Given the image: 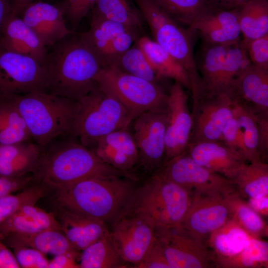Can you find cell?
<instances>
[{"instance_id":"6da1fadb","label":"cell","mask_w":268,"mask_h":268,"mask_svg":"<svg viewBox=\"0 0 268 268\" xmlns=\"http://www.w3.org/2000/svg\"><path fill=\"white\" fill-rule=\"evenodd\" d=\"M74 34L62 39L48 52L46 92L78 101L96 86V77L104 66Z\"/></svg>"},{"instance_id":"7a4b0ae2","label":"cell","mask_w":268,"mask_h":268,"mask_svg":"<svg viewBox=\"0 0 268 268\" xmlns=\"http://www.w3.org/2000/svg\"><path fill=\"white\" fill-rule=\"evenodd\" d=\"M58 137L42 146L39 162L32 175L35 181L51 191L93 177L127 174L102 161L89 148L69 136Z\"/></svg>"},{"instance_id":"3957f363","label":"cell","mask_w":268,"mask_h":268,"mask_svg":"<svg viewBox=\"0 0 268 268\" xmlns=\"http://www.w3.org/2000/svg\"><path fill=\"white\" fill-rule=\"evenodd\" d=\"M123 178H90L52 190L56 205L113 225L127 211L136 189Z\"/></svg>"},{"instance_id":"277c9868","label":"cell","mask_w":268,"mask_h":268,"mask_svg":"<svg viewBox=\"0 0 268 268\" xmlns=\"http://www.w3.org/2000/svg\"><path fill=\"white\" fill-rule=\"evenodd\" d=\"M11 98L32 140L43 146L62 136L73 135L78 101L42 91Z\"/></svg>"},{"instance_id":"5b68a950","label":"cell","mask_w":268,"mask_h":268,"mask_svg":"<svg viewBox=\"0 0 268 268\" xmlns=\"http://www.w3.org/2000/svg\"><path fill=\"white\" fill-rule=\"evenodd\" d=\"M193 194L154 174L135 189L125 213L139 215L155 230L179 227L192 201Z\"/></svg>"},{"instance_id":"8992f818","label":"cell","mask_w":268,"mask_h":268,"mask_svg":"<svg viewBox=\"0 0 268 268\" xmlns=\"http://www.w3.org/2000/svg\"><path fill=\"white\" fill-rule=\"evenodd\" d=\"M134 120L122 103L96 85L78 100L73 136L90 148L101 137L130 126Z\"/></svg>"},{"instance_id":"52a82bcc","label":"cell","mask_w":268,"mask_h":268,"mask_svg":"<svg viewBox=\"0 0 268 268\" xmlns=\"http://www.w3.org/2000/svg\"><path fill=\"white\" fill-rule=\"evenodd\" d=\"M97 85L118 100L134 119L149 111H166L168 93L157 83L125 73L113 66L103 67Z\"/></svg>"},{"instance_id":"ba28073f","label":"cell","mask_w":268,"mask_h":268,"mask_svg":"<svg viewBox=\"0 0 268 268\" xmlns=\"http://www.w3.org/2000/svg\"><path fill=\"white\" fill-rule=\"evenodd\" d=\"M194 194L228 195L236 191L232 181L199 165L187 151L163 163L155 172Z\"/></svg>"},{"instance_id":"9c48e42d","label":"cell","mask_w":268,"mask_h":268,"mask_svg":"<svg viewBox=\"0 0 268 268\" xmlns=\"http://www.w3.org/2000/svg\"><path fill=\"white\" fill-rule=\"evenodd\" d=\"M45 67L35 59L0 46V97L46 92Z\"/></svg>"},{"instance_id":"30bf717a","label":"cell","mask_w":268,"mask_h":268,"mask_svg":"<svg viewBox=\"0 0 268 268\" xmlns=\"http://www.w3.org/2000/svg\"><path fill=\"white\" fill-rule=\"evenodd\" d=\"M170 268L211 267L213 257L205 242L180 227L155 230Z\"/></svg>"},{"instance_id":"8fae6325","label":"cell","mask_w":268,"mask_h":268,"mask_svg":"<svg viewBox=\"0 0 268 268\" xmlns=\"http://www.w3.org/2000/svg\"><path fill=\"white\" fill-rule=\"evenodd\" d=\"M166 111H147L133 121L132 133L138 152L139 163L149 172H156L164 162Z\"/></svg>"},{"instance_id":"7c38bea8","label":"cell","mask_w":268,"mask_h":268,"mask_svg":"<svg viewBox=\"0 0 268 268\" xmlns=\"http://www.w3.org/2000/svg\"><path fill=\"white\" fill-rule=\"evenodd\" d=\"M234 107L233 99L225 94L203 97L193 102V125L189 143L220 141Z\"/></svg>"},{"instance_id":"4fadbf2b","label":"cell","mask_w":268,"mask_h":268,"mask_svg":"<svg viewBox=\"0 0 268 268\" xmlns=\"http://www.w3.org/2000/svg\"><path fill=\"white\" fill-rule=\"evenodd\" d=\"M185 89L175 82L168 93L164 163L185 152L190 142L193 121Z\"/></svg>"},{"instance_id":"5bb4252c","label":"cell","mask_w":268,"mask_h":268,"mask_svg":"<svg viewBox=\"0 0 268 268\" xmlns=\"http://www.w3.org/2000/svg\"><path fill=\"white\" fill-rule=\"evenodd\" d=\"M110 232L122 260L134 266L142 259L156 238L155 228L150 222L131 213L119 218Z\"/></svg>"},{"instance_id":"9a60e30c","label":"cell","mask_w":268,"mask_h":268,"mask_svg":"<svg viewBox=\"0 0 268 268\" xmlns=\"http://www.w3.org/2000/svg\"><path fill=\"white\" fill-rule=\"evenodd\" d=\"M230 218L224 196L194 194L191 203L179 227L205 242L210 234Z\"/></svg>"},{"instance_id":"2e32d148","label":"cell","mask_w":268,"mask_h":268,"mask_svg":"<svg viewBox=\"0 0 268 268\" xmlns=\"http://www.w3.org/2000/svg\"><path fill=\"white\" fill-rule=\"evenodd\" d=\"M179 26L172 19L161 25L152 33L154 41L171 55L187 72L191 85L192 99L202 93L201 81L193 52L190 30Z\"/></svg>"},{"instance_id":"e0dca14e","label":"cell","mask_w":268,"mask_h":268,"mask_svg":"<svg viewBox=\"0 0 268 268\" xmlns=\"http://www.w3.org/2000/svg\"><path fill=\"white\" fill-rule=\"evenodd\" d=\"M130 127V126H129ZM129 127L110 133L98 139L90 148L104 163L127 174L139 163L138 150Z\"/></svg>"},{"instance_id":"ac0fdd59","label":"cell","mask_w":268,"mask_h":268,"mask_svg":"<svg viewBox=\"0 0 268 268\" xmlns=\"http://www.w3.org/2000/svg\"><path fill=\"white\" fill-rule=\"evenodd\" d=\"M18 16L47 48L74 33L67 27L64 15L57 4L41 1L33 2L26 6Z\"/></svg>"},{"instance_id":"d6986e66","label":"cell","mask_w":268,"mask_h":268,"mask_svg":"<svg viewBox=\"0 0 268 268\" xmlns=\"http://www.w3.org/2000/svg\"><path fill=\"white\" fill-rule=\"evenodd\" d=\"M230 96L257 116L268 117V68L250 64L233 82Z\"/></svg>"},{"instance_id":"ffe728a7","label":"cell","mask_w":268,"mask_h":268,"mask_svg":"<svg viewBox=\"0 0 268 268\" xmlns=\"http://www.w3.org/2000/svg\"><path fill=\"white\" fill-rule=\"evenodd\" d=\"M186 151L199 165L230 180L247 162L240 153L220 141L189 143Z\"/></svg>"},{"instance_id":"44dd1931","label":"cell","mask_w":268,"mask_h":268,"mask_svg":"<svg viewBox=\"0 0 268 268\" xmlns=\"http://www.w3.org/2000/svg\"><path fill=\"white\" fill-rule=\"evenodd\" d=\"M53 214L72 246L81 252L109 230L106 223L91 217L60 206Z\"/></svg>"},{"instance_id":"7402d4cb","label":"cell","mask_w":268,"mask_h":268,"mask_svg":"<svg viewBox=\"0 0 268 268\" xmlns=\"http://www.w3.org/2000/svg\"><path fill=\"white\" fill-rule=\"evenodd\" d=\"M0 46L13 52L31 57L45 67L47 48L22 19L13 12L3 24Z\"/></svg>"},{"instance_id":"603a6c76","label":"cell","mask_w":268,"mask_h":268,"mask_svg":"<svg viewBox=\"0 0 268 268\" xmlns=\"http://www.w3.org/2000/svg\"><path fill=\"white\" fill-rule=\"evenodd\" d=\"M42 148L32 140L0 145V176L18 177L32 174Z\"/></svg>"},{"instance_id":"cb8c5ba5","label":"cell","mask_w":268,"mask_h":268,"mask_svg":"<svg viewBox=\"0 0 268 268\" xmlns=\"http://www.w3.org/2000/svg\"><path fill=\"white\" fill-rule=\"evenodd\" d=\"M50 229L62 230L53 213L35 205H26L0 223V237L12 234H30Z\"/></svg>"},{"instance_id":"d4e9b609","label":"cell","mask_w":268,"mask_h":268,"mask_svg":"<svg viewBox=\"0 0 268 268\" xmlns=\"http://www.w3.org/2000/svg\"><path fill=\"white\" fill-rule=\"evenodd\" d=\"M136 44L142 50L160 79H172L191 91V82L186 70L155 41L142 36L137 38Z\"/></svg>"},{"instance_id":"484cf974","label":"cell","mask_w":268,"mask_h":268,"mask_svg":"<svg viewBox=\"0 0 268 268\" xmlns=\"http://www.w3.org/2000/svg\"><path fill=\"white\" fill-rule=\"evenodd\" d=\"M230 45L205 43L202 49L199 62L196 61L201 81L202 95L200 99L220 94V84Z\"/></svg>"},{"instance_id":"4316f807","label":"cell","mask_w":268,"mask_h":268,"mask_svg":"<svg viewBox=\"0 0 268 268\" xmlns=\"http://www.w3.org/2000/svg\"><path fill=\"white\" fill-rule=\"evenodd\" d=\"M2 239L12 248L30 247L45 255L56 256L66 253L79 252L60 229H50L30 234H12Z\"/></svg>"},{"instance_id":"83f0119b","label":"cell","mask_w":268,"mask_h":268,"mask_svg":"<svg viewBox=\"0 0 268 268\" xmlns=\"http://www.w3.org/2000/svg\"><path fill=\"white\" fill-rule=\"evenodd\" d=\"M231 180L245 200L268 196V164L263 161L245 163Z\"/></svg>"},{"instance_id":"f1b7e54d","label":"cell","mask_w":268,"mask_h":268,"mask_svg":"<svg viewBox=\"0 0 268 268\" xmlns=\"http://www.w3.org/2000/svg\"><path fill=\"white\" fill-rule=\"evenodd\" d=\"M252 237L230 218L223 226L210 234L205 243L214 259L236 254Z\"/></svg>"},{"instance_id":"f546056e","label":"cell","mask_w":268,"mask_h":268,"mask_svg":"<svg viewBox=\"0 0 268 268\" xmlns=\"http://www.w3.org/2000/svg\"><path fill=\"white\" fill-rule=\"evenodd\" d=\"M77 263L79 268L127 267L115 248L110 231L82 250Z\"/></svg>"},{"instance_id":"4dcf8cb0","label":"cell","mask_w":268,"mask_h":268,"mask_svg":"<svg viewBox=\"0 0 268 268\" xmlns=\"http://www.w3.org/2000/svg\"><path fill=\"white\" fill-rule=\"evenodd\" d=\"M128 30H133L123 24L92 13L89 29L78 35L101 61L105 52L115 37Z\"/></svg>"},{"instance_id":"1f68e13d","label":"cell","mask_w":268,"mask_h":268,"mask_svg":"<svg viewBox=\"0 0 268 268\" xmlns=\"http://www.w3.org/2000/svg\"><path fill=\"white\" fill-rule=\"evenodd\" d=\"M230 218L254 238L268 235V227L262 217L254 211L236 192L224 196Z\"/></svg>"},{"instance_id":"d6a6232c","label":"cell","mask_w":268,"mask_h":268,"mask_svg":"<svg viewBox=\"0 0 268 268\" xmlns=\"http://www.w3.org/2000/svg\"><path fill=\"white\" fill-rule=\"evenodd\" d=\"M214 266L221 268H262L268 267V243L252 237L239 252L227 257L213 259Z\"/></svg>"},{"instance_id":"836d02e7","label":"cell","mask_w":268,"mask_h":268,"mask_svg":"<svg viewBox=\"0 0 268 268\" xmlns=\"http://www.w3.org/2000/svg\"><path fill=\"white\" fill-rule=\"evenodd\" d=\"M238 22L242 41L268 34V0H250L239 8Z\"/></svg>"},{"instance_id":"e575fe53","label":"cell","mask_w":268,"mask_h":268,"mask_svg":"<svg viewBox=\"0 0 268 268\" xmlns=\"http://www.w3.org/2000/svg\"><path fill=\"white\" fill-rule=\"evenodd\" d=\"M32 140L24 121L11 97H0V145Z\"/></svg>"},{"instance_id":"d590c367","label":"cell","mask_w":268,"mask_h":268,"mask_svg":"<svg viewBox=\"0 0 268 268\" xmlns=\"http://www.w3.org/2000/svg\"><path fill=\"white\" fill-rule=\"evenodd\" d=\"M175 21L189 26L218 10L210 0H155Z\"/></svg>"},{"instance_id":"8d00e7d4","label":"cell","mask_w":268,"mask_h":268,"mask_svg":"<svg viewBox=\"0 0 268 268\" xmlns=\"http://www.w3.org/2000/svg\"><path fill=\"white\" fill-rule=\"evenodd\" d=\"M92 13L124 25L137 32L141 27L138 12L129 0H97Z\"/></svg>"},{"instance_id":"74e56055","label":"cell","mask_w":268,"mask_h":268,"mask_svg":"<svg viewBox=\"0 0 268 268\" xmlns=\"http://www.w3.org/2000/svg\"><path fill=\"white\" fill-rule=\"evenodd\" d=\"M233 101L234 112L242 133L245 159L247 162L262 161L259 150L257 115L243 103Z\"/></svg>"},{"instance_id":"f35d334b","label":"cell","mask_w":268,"mask_h":268,"mask_svg":"<svg viewBox=\"0 0 268 268\" xmlns=\"http://www.w3.org/2000/svg\"><path fill=\"white\" fill-rule=\"evenodd\" d=\"M51 189L45 184L34 182L18 194H8L0 198V223L26 205H35Z\"/></svg>"},{"instance_id":"ab89813d","label":"cell","mask_w":268,"mask_h":268,"mask_svg":"<svg viewBox=\"0 0 268 268\" xmlns=\"http://www.w3.org/2000/svg\"><path fill=\"white\" fill-rule=\"evenodd\" d=\"M109 66H113L123 72L152 82L157 83L160 79L136 44L118 57Z\"/></svg>"},{"instance_id":"60d3db41","label":"cell","mask_w":268,"mask_h":268,"mask_svg":"<svg viewBox=\"0 0 268 268\" xmlns=\"http://www.w3.org/2000/svg\"><path fill=\"white\" fill-rule=\"evenodd\" d=\"M239 8L218 9L189 26L194 30H203L235 24L238 22Z\"/></svg>"},{"instance_id":"b9f144b4","label":"cell","mask_w":268,"mask_h":268,"mask_svg":"<svg viewBox=\"0 0 268 268\" xmlns=\"http://www.w3.org/2000/svg\"><path fill=\"white\" fill-rule=\"evenodd\" d=\"M97 0H63L57 5L65 18L73 28H76L81 21L94 6Z\"/></svg>"},{"instance_id":"7bdbcfd3","label":"cell","mask_w":268,"mask_h":268,"mask_svg":"<svg viewBox=\"0 0 268 268\" xmlns=\"http://www.w3.org/2000/svg\"><path fill=\"white\" fill-rule=\"evenodd\" d=\"M205 43L229 45L240 41L239 23L200 31Z\"/></svg>"},{"instance_id":"ee69618b","label":"cell","mask_w":268,"mask_h":268,"mask_svg":"<svg viewBox=\"0 0 268 268\" xmlns=\"http://www.w3.org/2000/svg\"><path fill=\"white\" fill-rule=\"evenodd\" d=\"M134 0L152 33L161 25L173 19L155 0Z\"/></svg>"},{"instance_id":"f6af8a7d","label":"cell","mask_w":268,"mask_h":268,"mask_svg":"<svg viewBox=\"0 0 268 268\" xmlns=\"http://www.w3.org/2000/svg\"><path fill=\"white\" fill-rule=\"evenodd\" d=\"M137 32L128 30L117 35L105 52L101 61L104 67L111 65L123 53L132 47Z\"/></svg>"},{"instance_id":"bcb514c9","label":"cell","mask_w":268,"mask_h":268,"mask_svg":"<svg viewBox=\"0 0 268 268\" xmlns=\"http://www.w3.org/2000/svg\"><path fill=\"white\" fill-rule=\"evenodd\" d=\"M242 42L251 64L268 68V34L253 40Z\"/></svg>"},{"instance_id":"7dc6e473","label":"cell","mask_w":268,"mask_h":268,"mask_svg":"<svg viewBox=\"0 0 268 268\" xmlns=\"http://www.w3.org/2000/svg\"><path fill=\"white\" fill-rule=\"evenodd\" d=\"M220 141L227 146L238 151L245 159V150L242 133L234 109L231 117L223 130Z\"/></svg>"},{"instance_id":"c3c4849f","label":"cell","mask_w":268,"mask_h":268,"mask_svg":"<svg viewBox=\"0 0 268 268\" xmlns=\"http://www.w3.org/2000/svg\"><path fill=\"white\" fill-rule=\"evenodd\" d=\"M20 268H48L49 261L45 255L34 248L17 247L13 248Z\"/></svg>"},{"instance_id":"681fc988","label":"cell","mask_w":268,"mask_h":268,"mask_svg":"<svg viewBox=\"0 0 268 268\" xmlns=\"http://www.w3.org/2000/svg\"><path fill=\"white\" fill-rule=\"evenodd\" d=\"M134 267L136 268H170L162 246L156 237L142 259Z\"/></svg>"},{"instance_id":"f907efd6","label":"cell","mask_w":268,"mask_h":268,"mask_svg":"<svg viewBox=\"0 0 268 268\" xmlns=\"http://www.w3.org/2000/svg\"><path fill=\"white\" fill-rule=\"evenodd\" d=\"M34 182L32 174L18 177L0 176V198L21 191Z\"/></svg>"},{"instance_id":"816d5d0a","label":"cell","mask_w":268,"mask_h":268,"mask_svg":"<svg viewBox=\"0 0 268 268\" xmlns=\"http://www.w3.org/2000/svg\"><path fill=\"white\" fill-rule=\"evenodd\" d=\"M259 131V150L261 160L267 162L268 155V117L257 116Z\"/></svg>"},{"instance_id":"f5cc1de1","label":"cell","mask_w":268,"mask_h":268,"mask_svg":"<svg viewBox=\"0 0 268 268\" xmlns=\"http://www.w3.org/2000/svg\"><path fill=\"white\" fill-rule=\"evenodd\" d=\"M80 252L55 256L49 261L48 268H79L77 260Z\"/></svg>"},{"instance_id":"db71d44e","label":"cell","mask_w":268,"mask_h":268,"mask_svg":"<svg viewBox=\"0 0 268 268\" xmlns=\"http://www.w3.org/2000/svg\"><path fill=\"white\" fill-rule=\"evenodd\" d=\"M19 268L14 255L0 240V268Z\"/></svg>"},{"instance_id":"11a10c76","label":"cell","mask_w":268,"mask_h":268,"mask_svg":"<svg viewBox=\"0 0 268 268\" xmlns=\"http://www.w3.org/2000/svg\"><path fill=\"white\" fill-rule=\"evenodd\" d=\"M246 202L256 213L262 216L268 215V196L249 198Z\"/></svg>"},{"instance_id":"9f6ffc18","label":"cell","mask_w":268,"mask_h":268,"mask_svg":"<svg viewBox=\"0 0 268 268\" xmlns=\"http://www.w3.org/2000/svg\"><path fill=\"white\" fill-rule=\"evenodd\" d=\"M219 9L239 8L250 0H210Z\"/></svg>"},{"instance_id":"6f0895ef","label":"cell","mask_w":268,"mask_h":268,"mask_svg":"<svg viewBox=\"0 0 268 268\" xmlns=\"http://www.w3.org/2000/svg\"><path fill=\"white\" fill-rule=\"evenodd\" d=\"M12 12L11 0H0V37L3 24Z\"/></svg>"},{"instance_id":"680465c9","label":"cell","mask_w":268,"mask_h":268,"mask_svg":"<svg viewBox=\"0 0 268 268\" xmlns=\"http://www.w3.org/2000/svg\"><path fill=\"white\" fill-rule=\"evenodd\" d=\"M41 0H11L12 12L18 15L28 5Z\"/></svg>"}]
</instances>
